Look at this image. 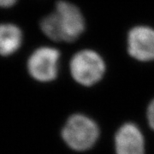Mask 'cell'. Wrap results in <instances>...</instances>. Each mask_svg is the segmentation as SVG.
<instances>
[{
	"mask_svg": "<svg viewBox=\"0 0 154 154\" xmlns=\"http://www.w3.org/2000/svg\"><path fill=\"white\" fill-rule=\"evenodd\" d=\"M45 35L56 42H74L86 28L85 18L80 9L70 2L57 1L55 11L40 22Z\"/></svg>",
	"mask_w": 154,
	"mask_h": 154,
	"instance_id": "obj_1",
	"label": "cell"
},
{
	"mask_svg": "<svg viewBox=\"0 0 154 154\" xmlns=\"http://www.w3.org/2000/svg\"><path fill=\"white\" fill-rule=\"evenodd\" d=\"M99 136L97 123L87 116L75 114L67 120L62 129V137L73 150L86 151L90 149Z\"/></svg>",
	"mask_w": 154,
	"mask_h": 154,
	"instance_id": "obj_2",
	"label": "cell"
},
{
	"mask_svg": "<svg viewBox=\"0 0 154 154\" xmlns=\"http://www.w3.org/2000/svg\"><path fill=\"white\" fill-rule=\"evenodd\" d=\"M69 69L72 77L79 84L90 87L98 83L105 73L102 57L93 50H82L71 58Z\"/></svg>",
	"mask_w": 154,
	"mask_h": 154,
	"instance_id": "obj_3",
	"label": "cell"
},
{
	"mask_svg": "<svg viewBox=\"0 0 154 154\" xmlns=\"http://www.w3.org/2000/svg\"><path fill=\"white\" fill-rule=\"evenodd\" d=\"M59 59V51L47 46L40 47L35 50L28 58V72L38 82H51L57 76Z\"/></svg>",
	"mask_w": 154,
	"mask_h": 154,
	"instance_id": "obj_4",
	"label": "cell"
},
{
	"mask_svg": "<svg viewBox=\"0 0 154 154\" xmlns=\"http://www.w3.org/2000/svg\"><path fill=\"white\" fill-rule=\"evenodd\" d=\"M128 52L140 62L154 60V28L137 26L128 34Z\"/></svg>",
	"mask_w": 154,
	"mask_h": 154,
	"instance_id": "obj_5",
	"label": "cell"
},
{
	"mask_svg": "<svg viewBox=\"0 0 154 154\" xmlns=\"http://www.w3.org/2000/svg\"><path fill=\"white\" fill-rule=\"evenodd\" d=\"M116 154H145L143 134L134 123L128 122L117 130L115 136Z\"/></svg>",
	"mask_w": 154,
	"mask_h": 154,
	"instance_id": "obj_6",
	"label": "cell"
},
{
	"mask_svg": "<svg viewBox=\"0 0 154 154\" xmlns=\"http://www.w3.org/2000/svg\"><path fill=\"white\" fill-rule=\"evenodd\" d=\"M22 42V33L17 26L11 23L0 24V55L14 54Z\"/></svg>",
	"mask_w": 154,
	"mask_h": 154,
	"instance_id": "obj_7",
	"label": "cell"
},
{
	"mask_svg": "<svg viewBox=\"0 0 154 154\" xmlns=\"http://www.w3.org/2000/svg\"><path fill=\"white\" fill-rule=\"evenodd\" d=\"M147 119L150 127L154 130V99L150 103L147 109Z\"/></svg>",
	"mask_w": 154,
	"mask_h": 154,
	"instance_id": "obj_8",
	"label": "cell"
},
{
	"mask_svg": "<svg viewBox=\"0 0 154 154\" xmlns=\"http://www.w3.org/2000/svg\"><path fill=\"white\" fill-rule=\"evenodd\" d=\"M17 0H0V7H4V8H8L13 6Z\"/></svg>",
	"mask_w": 154,
	"mask_h": 154,
	"instance_id": "obj_9",
	"label": "cell"
}]
</instances>
